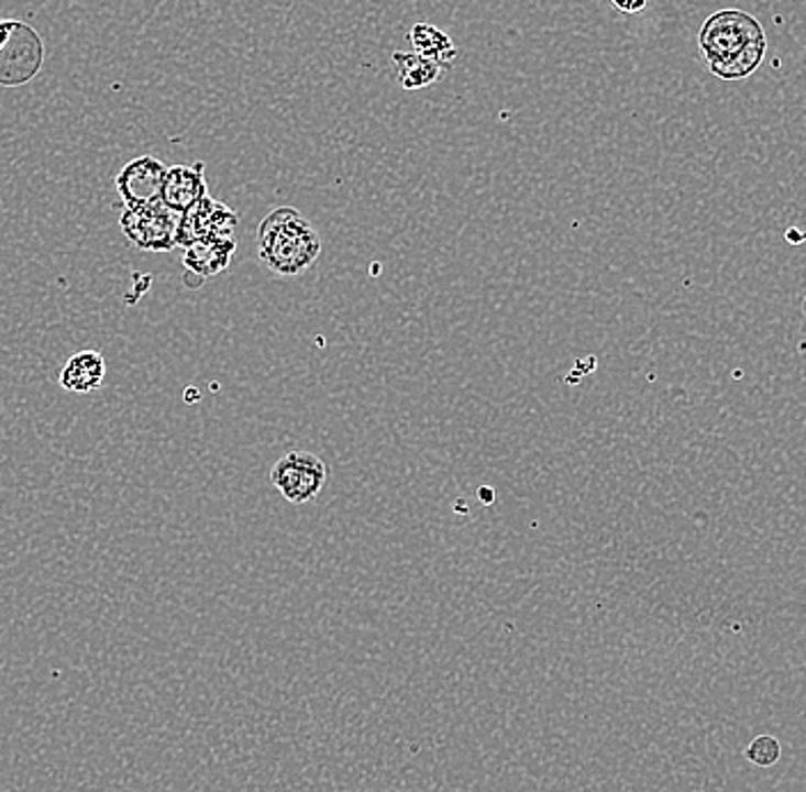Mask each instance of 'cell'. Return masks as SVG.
I'll use <instances>...</instances> for the list:
<instances>
[{"label":"cell","instance_id":"cell-1","mask_svg":"<svg viewBox=\"0 0 806 792\" xmlns=\"http://www.w3.org/2000/svg\"><path fill=\"white\" fill-rule=\"evenodd\" d=\"M706 67L721 80H744L765 61L768 37L757 16L742 10H719L699 31Z\"/></svg>","mask_w":806,"mask_h":792},{"label":"cell","instance_id":"cell-2","mask_svg":"<svg viewBox=\"0 0 806 792\" xmlns=\"http://www.w3.org/2000/svg\"><path fill=\"white\" fill-rule=\"evenodd\" d=\"M260 260L277 275L294 277L308 271L321 254V237L298 209H273L257 230Z\"/></svg>","mask_w":806,"mask_h":792},{"label":"cell","instance_id":"cell-3","mask_svg":"<svg viewBox=\"0 0 806 792\" xmlns=\"http://www.w3.org/2000/svg\"><path fill=\"white\" fill-rule=\"evenodd\" d=\"M44 63V44L37 31L14 19L0 21V85L16 88L33 80Z\"/></svg>","mask_w":806,"mask_h":792},{"label":"cell","instance_id":"cell-4","mask_svg":"<svg viewBox=\"0 0 806 792\" xmlns=\"http://www.w3.org/2000/svg\"><path fill=\"white\" fill-rule=\"evenodd\" d=\"M328 465L312 451H287L270 470V484L287 502L300 506L317 499L325 488Z\"/></svg>","mask_w":806,"mask_h":792},{"label":"cell","instance_id":"cell-5","mask_svg":"<svg viewBox=\"0 0 806 792\" xmlns=\"http://www.w3.org/2000/svg\"><path fill=\"white\" fill-rule=\"evenodd\" d=\"M177 224L179 213L170 211L163 202L124 209L120 218L122 234L129 243L145 252H170L177 248Z\"/></svg>","mask_w":806,"mask_h":792},{"label":"cell","instance_id":"cell-6","mask_svg":"<svg viewBox=\"0 0 806 792\" xmlns=\"http://www.w3.org/2000/svg\"><path fill=\"white\" fill-rule=\"evenodd\" d=\"M236 228L239 213L207 195L179 216L177 248H188L202 239H234Z\"/></svg>","mask_w":806,"mask_h":792},{"label":"cell","instance_id":"cell-7","mask_svg":"<svg viewBox=\"0 0 806 792\" xmlns=\"http://www.w3.org/2000/svg\"><path fill=\"white\" fill-rule=\"evenodd\" d=\"M165 167L156 156H137L129 161L115 177V188L126 209L161 202Z\"/></svg>","mask_w":806,"mask_h":792},{"label":"cell","instance_id":"cell-8","mask_svg":"<svg viewBox=\"0 0 806 792\" xmlns=\"http://www.w3.org/2000/svg\"><path fill=\"white\" fill-rule=\"evenodd\" d=\"M209 195L207 179H205V163L198 161L192 165H173L165 173L161 202L175 213L188 211L192 205H198L202 197Z\"/></svg>","mask_w":806,"mask_h":792},{"label":"cell","instance_id":"cell-9","mask_svg":"<svg viewBox=\"0 0 806 792\" xmlns=\"http://www.w3.org/2000/svg\"><path fill=\"white\" fill-rule=\"evenodd\" d=\"M236 252V239H202L184 248L181 264L186 268V279L196 277L198 282H205L209 277H216L225 273L232 264V257Z\"/></svg>","mask_w":806,"mask_h":792},{"label":"cell","instance_id":"cell-10","mask_svg":"<svg viewBox=\"0 0 806 792\" xmlns=\"http://www.w3.org/2000/svg\"><path fill=\"white\" fill-rule=\"evenodd\" d=\"M106 381V360L97 351L74 353L60 372V385L74 394H90Z\"/></svg>","mask_w":806,"mask_h":792},{"label":"cell","instance_id":"cell-11","mask_svg":"<svg viewBox=\"0 0 806 792\" xmlns=\"http://www.w3.org/2000/svg\"><path fill=\"white\" fill-rule=\"evenodd\" d=\"M408 42L417 55L444 69L459 58V48L452 37L433 23H415L408 33Z\"/></svg>","mask_w":806,"mask_h":792},{"label":"cell","instance_id":"cell-12","mask_svg":"<svg viewBox=\"0 0 806 792\" xmlns=\"http://www.w3.org/2000/svg\"><path fill=\"white\" fill-rule=\"evenodd\" d=\"M393 63L397 69V78L404 90H422L429 88V85L438 82L444 74V67L429 63L422 55H417L415 51H395L393 53Z\"/></svg>","mask_w":806,"mask_h":792},{"label":"cell","instance_id":"cell-13","mask_svg":"<svg viewBox=\"0 0 806 792\" xmlns=\"http://www.w3.org/2000/svg\"><path fill=\"white\" fill-rule=\"evenodd\" d=\"M744 756L749 762H754L759 768H772L776 760L782 758V745L772 735H759L757 740H752L744 749Z\"/></svg>","mask_w":806,"mask_h":792},{"label":"cell","instance_id":"cell-14","mask_svg":"<svg viewBox=\"0 0 806 792\" xmlns=\"http://www.w3.org/2000/svg\"><path fill=\"white\" fill-rule=\"evenodd\" d=\"M609 3L615 6L621 14H639L647 10L649 0H609Z\"/></svg>","mask_w":806,"mask_h":792}]
</instances>
